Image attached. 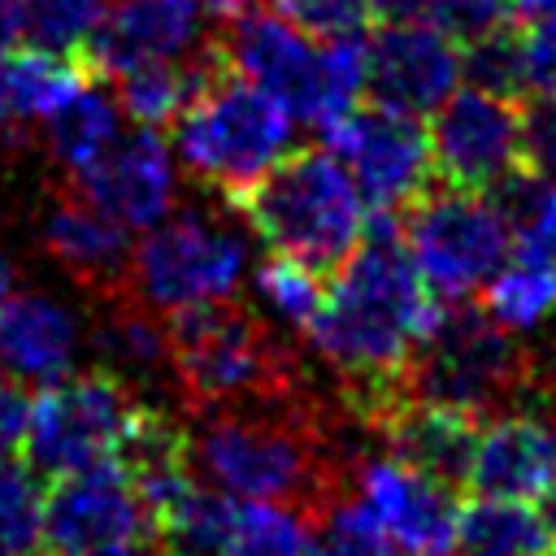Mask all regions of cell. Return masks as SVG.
<instances>
[{
  "mask_svg": "<svg viewBox=\"0 0 556 556\" xmlns=\"http://www.w3.org/2000/svg\"><path fill=\"white\" fill-rule=\"evenodd\" d=\"M91 343L104 369L130 378H156L169 369V334L152 304H143L130 287L100 291V313L91 326Z\"/></svg>",
  "mask_w": 556,
  "mask_h": 556,
  "instance_id": "22",
  "label": "cell"
},
{
  "mask_svg": "<svg viewBox=\"0 0 556 556\" xmlns=\"http://www.w3.org/2000/svg\"><path fill=\"white\" fill-rule=\"evenodd\" d=\"M369 421L382 434L391 456L408 460L413 469H421V473H430V478H439L456 491L469 486V465H473L482 417H473L465 408L400 395L395 404H387Z\"/></svg>",
  "mask_w": 556,
  "mask_h": 556,
  "instance_id": "19",
  "label": "cell"
},
{
  "mask_svg": "<svg viewBox=\"0 0 556 556\" xmlns=\"http://www.w3.org/2000/svg\"><path fill=\"white\" fill-rule=\"evenodd\" d=\"M222 556H308V517L287 504L243 500Z\"/></svg>",
  "mask_w": 556,
  "mask_h": 556,
  "instance_id": "32",
  "label": "cell"
},
{
  "mask_svg": "<svg viewBox=\"0 0 556 556\" xmlns=\"http://www.w3.org/2000/svg\"><path fill=\"white\" fill-rule=\"evenodd\" d=\"M83 83H87L83 61L65 56V52L26 43V48H13L0 56V100H4V113L17 122H43Z\"/></svg>",
  "mask_w": 556,
  "mask_h": 556,
  "instance_id": "23",
  "label": "cell"
},
{
  "mask_svg": "<svg viewBox=\"0 0 556 556\" xmlns=\"http://www.w3.org/2000/svg\"><path fill=\"white\" fill-rule=\"evenodd\" d=\"M22 39V22H17V0H0V56L13 52Z\"/></svg>",
  "mask_w": 556,
  "mask_h": 556,
  "instance_id": "42",
  "label": "cell"
},
{
  "mask_svg": "<svg viewBox=\"0 0 556 556\" xmlns=\"http://www.w3.org/2000/svg\"><path fill=\"white\" fill-rule=\"evenodd\" d=\"M365 61H369L365 91L378 104L417 117L460 87V43L426 17L382 22V30L365 39Z\"/></svg>",
  "mask_w": 556,
  "mask_h": 556,
  "instance_id": "16",
  "label": "cell"
},
{
  "mask_svg": "<svg viewBox=\"0 0 556 556\" xmlns=\"http://www.w3.org/2000/svg\"><path fill=\"white\" fill-rule=\"evenodd\" d=\"M526 122V161L556 169V91H543L534 104H521Z\"/></svg>",
  "mask_w": 556,
  "mask_h": 556,
  "instance_id": "38",
  "label": "cell"
},
{
  "mask_svg": "<svg viewBox=\"0 0 556 556\" xmlns=\"http://www.w3.org/2000/svg\"><path fill=\"white\" fill-rule=\"evenodd\" d=\"M204 9H213L217 17H235V13H243V9H252L256 0H200Z\"/></svg>",
  "mask_w": 556,
  "mask_h": 556,
  "instance_id": "44",
  "label": "cell"
},
{
  "mask_svg": "<svg viewBox=\"0 0 556 556\" xmlns=\"http://www.w3.org/2000/svg\"><path fill=\"white\" fill-rule=\"evenodd\" d=\"M295 117L278 96L226 70L222 56L174 117V156L226 204L291 152Z\"/></svg>",
  "mask_w": 556,
  "mask_h": 556,
  "instance_id": "5",
  "label": "cell"
},
{
  "mask_svg": "<svg viewBox=\"0 0 556 556\" xmlns=\"http://www.w3.org/2000/svg\"><path fill=\"white\" fill-rule=\"evenodd\" d=\"M439 313L443 300L400 239V213H374L304 330L313 352L348 382L361 417H378L404 395V369Z\"/></svg>",
  "mask_w": 556,
  "mask_h": 556,
  "instance_id": "1",
  "label": "cell"
},
{
  "mask_svg": "<svg viewBox=\"0 0 556 556\" xmlns=\"http://www.w3.org/2000/svg\"><path fill=\"white\" fill-rule=\"evenodd\" d=\"M117 122H122L117 100H113L100 83L87 78L61 109H52V113L43 117V139H48L52 161H56L65 174L87 169V165L122 135Z\"/></svg>",
  "mask_w": 556,
  "mask_h": 556,
  "instance_id": "26",
  "label": "cell"
},
{
  "mask_svg": "<svg viewBox=\"0 0 556 556\" xmlns=\"http://www.w3.org/2000/svg\"><path fill=\"white\" fill-rule=\"evenodd\" d=\"M109 0H17L22 39L48 52L78 56Z\"/></svg>",
  "mask_w": 556,
  "mask_h": 556,
  "instance_id": "33",
  "label": "cell"
},
{
  "mask_svg": "<svg viewBox=\"0 0 556 556\" xmlns=\"http://www.w3.org/2000/svg\"><path fill=\"white\" fill-rule=\"evenodd\" d=\"M369 17L378 22H408V17H426V0H365Z\"/></svg>",
  "mask_w": 556,
  "mask_h": 556,
  "instance_id": "41",
  "label": "cell"
},
{
  "mask_svg": "<svg viewBox=\"0 0 556 556\" xmlns=\"http://www.w3.org/2000/svg\"><path fill=\"white\" fill-rule=\"evenodd\" d=\"M13 278H17V269H13V256L0 248V295H4V291H13Z\"/></svg>",
  "mask_w": 556,
  "mask_h": 556,
  "instance_id": "45",
  "label": "cell"
},
{
  "mask_svg": "<svg viewBox=\"0 0 556 556\" xmlns=\"http://www.w3.org/2000/svg\"><path fill=\"white\" fill-rule=\"evenodd\" d=\"M282 17H291L300 30L317 35V39H343V35H361L369 22L365 0H274Z\"/></svg>",
  "mask_w": 556,
  "mask_h": 556,
  "instance_id": "36",
  "label": "cell"
},
{
  "mask_svg": "<svg viewBox=\"0 0 556 556\" xmlns=\"http://www.w3.org/2000/svg\"><path fill=\"white\" fill-rule=\"evenodd\" d=\"M543 526H547V539H552V556H556V482H552V491L543 495Z\"/></svg>",
  "mask_w": 556,
  "mask_h": 556,
  "instance_id": "43",
  "label": "cell"
},
{
  "mask_svg": "<svg viewBox=\"0 0 556 556\" xmlns=\"http://www.w3.org/2000/svg\"><path fill=\"white\" fill-rule=\"evenodd\" d=\"M139 404L122 374L91 369V374H65L56 382H43V391L30 400V426H26V456L39 473L61 478L83 465L117 456Z\"/></svg>",
  "mask_w": 556,
  "mask_h": 556,
  "instance_id": "10",
  "label": "cell"
},
{
  "mask_svg": "<svg viewBox=\"0 0 556 556\" xmlns=\"http://www.w3.org/2000/svg\"><path fill=\"white\" fill-rule=\"evenodd\" d=\"M426 22H434L456 43H473L513 26V0H426Z\"/></svg>",
  "mask_w": 556,
  "mask_h": 556,
  "instance_id": "35",
  "label": "cell"
},
{
  "mask_svg": "<svg viewBox=\"0 0 556 556\" xmlns=\"http://www.w3.org/2000/svg\"><path fill=\"white\" fill-rule=\"evenodd\" d=\"M200 0H109L78 61L96 78H117L148 61H187L204 43Z\"/></svg>",
  "mask_w": 556,
  "mask_h": 556,
  "instance_id": "15",
  "label": "cell"
},
{
  "mask_svg": "<svg viewBox=\"0 0 556 556\" xmlns=\"http://www.w3.org/2000/svg\"><path fill=\"white\" fill-rule=\"evenodd\" d=\"M556 482V417L539 413H495L482 417L469 486L500 500H543Z\"/></svg>",
  "mask_w": 556,
  "mask_h": 556,
  "instance_id": "18",
  "label": "cell"
},
{
  "mask_svg": "<svg viewBox=\"0 0 556 556\" xmlns=\"http://www.w3.org/2000/svg\"><path fill=\"white\" fill-rule=\"evenodd\" d=\"M243 265L248 248L230 226L204 213H178L148 226L139 248H130L126 287L156 313H174L182 304L235 300Z\"/></svg>",
  "mask_w": 556,
  "mask_h": 556,
  "instance_id": "9",
  "label": "cell"
},
{
  "mask_svg": "<svg viewBox=\"0 0 556 556\" xmlns=\"http://www.w3.org/2000/svg\"><path fill=\"white\" fill-rule=\"evenodd\" d=\"M235 517H239V500L217 491L213 482L195 478L152 521V539L161 543L165 556H222L226 539L235 530Z\"/></svg>",
  "mask_w": 556,
  "mask_h": 556,
  "instance_id": "27",
  "label": "cell"
},
{
  "mask_svg": "<svg viewBox=\"0 0 556 556\" xmlns=\"http://www.w3.org/2000/svg\"><path fill=\"white\" fill-rule=\"evenodd\" d=\"M230 208L269 243L321 278L334 274L365 235V200L330 148H304L278 156Z\"/></svg>",
  "mask_w": 556,
  "mask_h": 556,
  "instance_id": "4",
  "label": "cell"
},
{
  "mask_svg": "<svg viewBox=\"0 0 556 556\" xmlns=\"http://www.w3.org/2000/svg\"><path fill=\"white\" fill-rule=\"evenodd\" d=\"M326 148L339 156L365 208L374 213H404L434 178L430 135L417 113L378 100L356 104L334 126H326Z\"/></svg>",
  "mask_w": 556,
  "mask_h": 556,
  "instance_id": "11",
  "label": "cell"
},
{
  "mask_svg": "<svg viewBox=\"0 0 556 556\" xmlns=\"http://www.w3.org/2000/svg\"><path fill=\"white\" fill-rule=\"evenodd\" d=\"M83 343L78 313L48 291L0 295V369L17 382H56L74 369Z\"/></svg>",
  "mask_w": 556,
  "mask_h": 556,
  "instance_id": "20",
  "label": "cell"
},
{
  "mask_svg": "<svg viewBox=\"0 0 556 556\" xmlns=\"http://www.w3.org/2000/svg\"><path fill=\"white\" fill-rule=\"evenodd\" d=\"M486 313L504 330H530L556 313V261L517 256L486 278Z\"/></svg>",
  "mask_w": 556,
  "mask_h": 556,
  "instance_id": "29",
  "label": "cell"
},
{
  "mask_svg": "<svg viewBox=\"0 0 556 556\" xmlns=\"http://www.w3.org/2000/svg\"><path fill=\"white\" fill-rule=\"evenodd\" d=\"M456 543L478 556H552L543 517L526 500H500V495L460 500Z\"/></svg>",
  "mask_w": 556,
  "mask_h": 556,
  "instance_id": "28",
  "label": "cell"
},
{
  "mask_svg": "<svg viewBox=\"0 0 556 556\" xmlns=\"http://www.w3.org/2000/svg\"><path fill=\"white\" fill-rule=\"evenodd\" d=\"M356 500L404 556H452L460 491L400 456H374L356 473Z\"/></svg>",
  "mask_w": 556,
  "mask_h": 556,
  "instance_id": "14",
  "label": "cell"
},
{
  "mask_svg": "<svg viewBox=\"0 0 556 556\" xmlns=\"http://www.w3.org/2000/svg\"><path fill=\"white\" fill-rule=\"evenodd\" d=\"M552 387H556V343H552Z\"/></svg>",
  "mask_w": 556,
  "mask_h": 556,
  "instance_id": "46",
  "label": "cell"
},
{
  "mask_svg": "<svg viewBox=\"0 0 556 556\" xmlns=\"http://www.w3.org/2000/svg\"><path fill=\"white\" fill-rule=\"evenodd\" d=\"M321 291H326L321 274L300 265V261H291V256H282V252H269L256 265V295L287 326H308V317L321 304Z\"/></svg>",
  "mask_w": 556,
  "mask_h": 556,
  "instance_id": "34",
  "label": "cell"
},
{
  "mask_svg": "<svg viewBox=\"0 0 556 556\" xmlns=\"http://www.w3.org/2000/svg\"><path fill=\"white\" fill-rule=\"evenodd\" d=\"M213 48L226 70L265 87L287 104L295 122H308L317 130L334 126L348 109H356L369 83L361 35L317 39L278 9L269 13L252 4L226 17V35Z\"/></svg>",
  "mask_w": 556,
  "mask_h": 556,
  "instance_id": "3",
  "label": "cell"
},
{
  "mask_svg": "<svg viewBox=\"0 0 556 556\" xmlns=\"http://www.w3.org/2000/svg\"><path fill=\"white\" fill-rule=\"evenodd\" d=\"M195 417L187 434L191 469L235 500H269L313 517L352 491L300 391L204 404Z\"/></svg>",
  "mask_w": 556,
  "mask_h": 556,
  "instance_id": "2",
  "label": "cell"
},
{
  "mask_svg": "<svg viewBox=\"0 0 556 556\" xmlns=\"http://www.w3.org/2000/svg\"><path fill=\"white\" fill-rule=\"evenodd\" d=\"M143 500L117 456L61 473L48 491L43 508V543L48 552H87L126 539H148Z\"/></svg>",
  "mask_w": 556,
  "mask_h": 556,
  "instance_id": "13",
  "label": "cell"
},
{
  "mask_svg": "<svg viewBox=\"0 0 556 556\" xmlns=\"http://www.w3.org/2000/svg\"><path fill=\"white\" fill-rule=\"evenodd\" d=\"M39 243L48 248V256L70 278H78V282H87L96 291L126 287L130 235H126L122 222H113L109 213H100L78 191H70V195H61V200L48 204L43 226H39Z\"/></svg>",
  "mask_w": 556,
  "mask_h": 556,
  "instance_id": "21",
  "label": "cell"
},
{
  "mask_svg": "<svg viewBox=\"0 0 556 556\" xmlns=\"http://www.w3.org/2000/svg\"><path fill=\"white\" fill-rule=\"evenodd\" d=\"M74 191L91 200L100 213L122 222L126 230H148L161 217L174 213V152L152 126H139L135 135H117L87 169L70 174Z\"/></svg>",
  "mask_w": 556,
  "mask_h": 556,
  "instance_id": "17",
  "label": "cell"
},
{
  "mask_svg": "<svg viewBox=\"0 0 556 556\" xmlns=\"http://www.w3.org/2000/svg\"><path fill=\"white\" fill-rule=\"evenodd\" d=\"M530 387V356L486 308H473L465 300H452V308L439 313L434 330L417 343L404 369V395L465 408L473 417H495L513 408V400Z\"/></svg>",
  "mask_w": 556,
  "mask_h": 556,
  "instance_id": "7",
  "label": "cell"
},
{
  "mask_svg": "<svg viewBox=\"0 0 556 556\" xmlns=\"http://www.w3.org/2000/svg\"><path fill=\"white\" fill-rule=\"evenodd\" d=\"M4 122H9V113H4V100H0V126H4Z\"/></svg>",
  "mask_w": 556,
  "mask_h": 556,
  "instance_id": "47",
  "label": "cell"
},
{
  "mask_svg": "<svg viewBox=\"0 0 556 556\" xmlns=\"http://www.w3.org/2000/svg\"><path fill=\"white\" fill-rule=\"evenodd\" d=\"M308 556H404V552L382 534V526L369 517L356 491H343L334 504L308 517Z\"/></svg>",
  "mask_w": 556,
  "mask_h": 556,
  "instance_id": "31",
  "label": "cell"
},
{
  "mask_svg": "<svg viewBox=\"0 0 556 556\" xmlns=\"http://www.w3.org/2000/svg\"><path fill=\"white\" fill-rule=\"evenodd\" d=\"M26 426H30V395L13 374L0 369V460L22 452Z\"/></svg>",
  "mask_w": 556,
  "mask_h": 556,
  "instance_id": "39",
  "label": "cell"
},
{
  "mask_svg": "<svg viewBox=\"0 0 556 556\" xmlns=\"http://www.w3.org/2000/svg\"><path fill=\"white\" fill-rule=\"evenodd\" d=\"M217 65V48H200L195 56L187 61H148V65H135L126 74H117V109L135 122V126H169L182 104L191 100V91L208 78V70Z\"/></svg>",
  "mask_w": 556,
  "mask_h": 556,
  "instance_id": "24",
  "label": "cell"
},
{
  "mask_svg": "<svg viewBox=\"0 0 556 556\" xmlns=\"http://www.w3.org/2000/svg\"><path fill=\"white\" fill-rule=\"evenodd\" d=\"M400 239L439 300H469L508 261V230L491 195L447 182H430L400 213Z\"/></svg>",
  "mask_w": 556,
  "mask_h": 556,
  "instance_id": "8",
  "label": "cell"
},
{
  "mask_svg": "<svg viewBox=\"0 0 556 556\" xmlns=\"http://www.w3.org/2000/svg\"><path fill=\"white\" fill-rule=\"evenodd\" d=\"M469 556H478V552H469Z\"/></svg>",
  "mask_w": 556,
  "mask_h": 556,
  "instance_id": "48",
  "label": "cell"
},
{
  "mask_svg": "<svg viewBox=\"0 0 556 556\" xmlns=\"http://www.w3.org/2000/svg\"><path fill=\"white\" fill-rule=\"evenodd\" d=\"M43 508L48 491L35 465L13 456L0 460V556H43Z\"/></svg>",
  "mask_w": 556,
  "mask_h": 556,
  "instance_id": "30",
  "label": "cell"
},
{
  "mask_svg": "<svg viewBox=\"0 0 556 556\" xmlns=\"http://www.w3.org/2000/svg\"><path fill=\"white\" fill-rule=\"evenodd\" d=\"M517 52H521V78L526 87L556 91V13L517 17Z\"/></svg>",
  "mask_w": 556,
  "mask_h": 556,
  "instance_id": "37",
  "label": "cell"
},
{
  "mask_svg": "<svg viewBox=\"0 0 556 556\" xmlns=\"http://www.w3.org/2000/svg\"><path fill=\"white\" fill-rule=\"evenodd\" d=\"M430 161L447 187L491 191L517 165H526L521 100L491 87H456L430 109Z\"/></svg>",
  "mask_w": 556,
  "mask_h": 556,
  "instance_id": "12",
  "label": "cell"
},
{
  "mask_svg": "<svg viewBox=\"0 0 556 556\" xmlns=\"http://www.w3.org/2000/svg\"><path fill=\"white\" fill-rule=\"evenodd\" d=\"M486 195L500 208L508 248L517 256L556 261V174L552 169L526 161L508 178H500Z\"/></svg>",
  "mask_w": 556,
  "mask_h": 556,
  "instance_id": "25",
  "label": "cell"
},
{
  "mask_svg": "<svg viewBox=\"0 0 556 556\" xmlns=\"http://www.w3.org/2000/svg\"><path fill=\"white\" fill-rule=\"evenodd\" d=\"M169 374L178 378L191 408L226 404L243 395L300 391L295 352L252 308L230 300L182 304L165 321Z\"/></svg>",
  "mask_w": 556,
  "mask_h": 556,
  "instance_id": "6",
  "label": "cell"
},
{
  "mask_svg": "<svg viewBox=\"0 0 556 556\" xmlns=\"http://www.w3.org/2000/svg\"><path fill=\"white\" fill-rule=\"evenodd\" d=\"M52 556H165L161 543L148 539H126V543H109V547H87V552H52Z\"/></svg>",
  "mask_w": 556,
  "mask_h": 556,
  "instance_id": "40",
  "label": "cell"
}]
</instances>
